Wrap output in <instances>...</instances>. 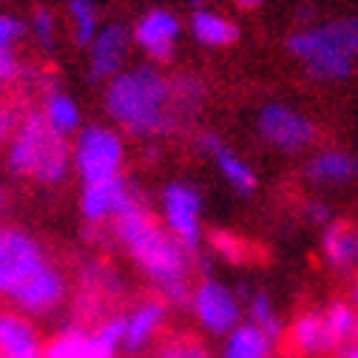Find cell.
<instances>
[{
  "mask_svg": "<svg viewBox=\"0 0 358 358\" xmlns=\"http://www.w3.org/2000/svg\"><path fill=\"white\" fill-rule=\"evenodd\" d=\"M287 341L293 347V352H299L301 358H324V355H336L333 338L327 333V322L322 307H310L301 310L299 316L290 322L287 327Z\"/></svg>",
  "mask_w": 358,
  "mask_h": 358,
  "instance_id": "13",
  "label": "cell"
},
{
  "mask_svg": "<svg viewBox=\"0 0 358 358\" xmlns=\"http://www.w3.org/2000/svg\"><path fill=\"white\" fill-rule=\"evenodd\" d=\"M114 234L168 304L173 307L191 304L194 253H188L179 245L171 231H162L140 199L114 219Z\"/></svg>",
  "mask_w": 358,
  "mask_h": 358,
  "instance_id": "1",
  "label": "cell"
},
{
  "mask_svg": "<svg viewBox=\"0 0 358 358\" xmlns=\"http://www.w3.org/2000/svg\"><path fill=\"white\" fill-rule=\"evenodd\" d=\"M256 134L267 148H276L282 154H299L316 143V122L304 111L285 106V103H267L256 114Z\"/></svg>",
  "mask_w": 358,
  "mask_h": 358,
  "instance_id": "8",
  "label": "cell"
},
{
  "mask_svg": "<svg viewBox=\"0 0 358 358\" xmlns=\"http://www.w3.org/2000/svg\"><path fill=\"white\" fill-rule=\"evenodd\" d=\"M12 131H15V114L6 106H0V145L12 137Z\"/></svg>",
  "mask_w": 358,
  "mask_h": 358,
  "instance_id": "32",
  "label": "cell"
},
{
  "mask_svg": "<svg viewBox=\"0 0 358 358\" xmlns=\"http://www.w3.org/2000/svg\"><path fill=\"white\" fill-rule=\"evenodd\" d=\"M191 310L199 322V327L213 338H228L236 327L245 324V304L236 290H231L225 282L213 276H205L194 287Z\"/></svg>",
  "mask_w": 358,
  "mask_h": 358,
  "instance_id": "7",
  "label": "cell"
},
{
  "mask_svg": "<svg viewBox=\"0 0 358 358\" xmlns=\"http://www.w3.org/2000/svg\"><path fill=\"white\" fill-rule=\"evenodd\" d=\"M3 205H6V188L0 185V210H3Z\"/></svg>",
  "mask_w": 358,
  "mask_h": 358,
  "instance_id": "37",
  "label": "cell"
},
{
  "mask_svg": "<svg viewBox=\"0 0 358 358\" xmlns=\"http://www.w3.org/2000/svg\"><path fill=\"white\" fill-rule=\"evenodd\" d=\"M168 316V301L165 299H148L134 307L125 316V338H122V352L137 355L140 350L148 347V341L159 333L162 322Z\"/></svg>",
  "mask_w": 358,
  "mask_h": 358,
  "instance_id": "16",
  "label": "cell"
},
{
  "mask_svg": "<svg viewBox=\"0 0 358 358\" xmlns=\"http://www.w3.org/2000/svg\"><path fill=\"white\" fill-rule=\"evenodd\" d=\"M29 23H23L15 15H0V49H15V43L23 40Z\"/></svg>",
  "mask_w": 358,
  "mask_h": 358,
  "instance_id": "27",
  "label": "cell"
},
{
  "mask_svg": "<svg viewBox=\"0 0 358 358\" xmlns=\"http://www.w3.org/2000/svg\"><path fill=\"white\" fill-rule=\"evenodd\" d=\"M322 259L336 276H350L358 271V225L336 219L322 231Z\"/></svg>",
  "mask_w": 358,
  "mask_h": 358,
  "instance_id": "14",
  "label": "cell"
},
{
  "mask_svg": "<svg viewBox=\"0 0 358 358\" xmlns=\"http://www.w3.org/2000/svg\"><path fill=\"white\" fill-rule=\"evenodd\" d=\"M66 12L71 20V37L80 49H92L100 34V9L94 0H66Z\"/></svg>",
  "mask_w": 358,
  "mask_h": 358,
  "instance_id": "23",
  "label": "cell"
},
{
  "mask_svg": "<svg viewBox=\"0 0 358 358\" xmlns=\"http://www.w3.org/2000/svg\"><path fill=\"white\" fill-rule=\"evenodd\" d=\"M234 3H236L239 9H256V6L264 3V0H234Z\"/></svg>",
  "mask_w": 358,
  "mask_h": 358,
  "instance_id": "35",
  "label": "cell"
},
{
  "mask_svg": "<svg viewBox=\"0 0 358 358\" xmlns=\"http://www.w3.org/2000/svg\"><path fill=\"white\" fill-rule=\"evenodd\" d=\"M131 34L122 23H108L100 29L97 40L88 49V77L94 83H111L120 71H125V57L131 49Z\"/></svg>",
  "mask_w": 358,
  "mask_h": 358,
  "instance_id": "12",
  "label": "cell"
},
{
  "mask_svg": "<svg viewBox=\"0 0 358 358\" xmlns=\"http://www.w3.org/2000/svg\"><path fill=\"white\" fill-rule=\"evenodd\" d=\"M304 176L319 188H341L358 179V154L341 148H324L304 165Z\"/></svg>",
  "mask_w": 358,
  "mask_h": 358,
  "instance_id": "15",
  "label": "cell"
},
{
  "mask_svg": "<svg viewBox=\"0 0 358 358\" xmlns=\"http://www.w3.org/2000/svg\"><path fill=\"white\" fill-rule=\"evenodd\" d=\"M276 347H279V341H273L267 333H262L259 327L245 322L225 338L219 358H273Z\"/></svg>",
  "mask_w": 358,
  "mask_h": 358,
  "instance_id": "19",
  "label": "cell"
},
{
  "mask_svg": "<svg viewBox=\"0 0 358 358\" xmlns=\"http://www.w3.org/2000/svg\"><path fill=\"white\" fill-rule=\"evenodd\" d=\"M106 111L131 137H171L185 120L176 111L173 80L154 66L120 71L106 85Z\"/></svg>",
  "mask_w": 358,
  "mask_h": 358,
  "instance_id": "2",
  "label": "cell"
},
{
  "mask_svg": "<svg viewBox=\"0 0 358 358\" xmlns=\"http://www.w3.org/2000/svg\"><path fill=\"white\" fill-rule=\"evenodd\" d=\"M125 143L108 125H88L77 134L74 143V168L83 185H94L103 179L122 176Z\"/></svg>",
  "mask_w": 358,
  "mask_h": 358,
  "instance_id": "6",
  "label": "cell"
},
{
  "mask_svg": "<svg viewBox=\"0 0 358 358\" xmlns=\"http://www.w3.org/2000/svg\"><path fill=\"white\" fill-rule=\"evenodd\" d=\"M188 3H191L194 9H202V3H205V0H188Z\"/></svg>",
  "mask_w": 358,
  "mask_h": 358,
  "instance_id": "38",
  "label": "cell"
},
{
  "mask_svg": "<svg viewBox=\"0 0 358 358\" xmlns=\"http://www.w3.org/2000/svg\"><path fill=\"white\" fill-rule=\"evenodd\" d=\"M179 34H182V20L168 9L145 12L131 31L134 43H137V46L157 63H165V60L173 57V46H176Z\"/></svg>",
  "mask_w": 358,
  "mask_h": 358,
  "instance_id": "11",
  "label": "cell"
},
{
  "mask_svg": "<svg viewBox=\"0 0 358 358\" xmlns=\"http://www.w3.org/2000/svg\"><path fill=\"white\" fill-rule=\"evenodd\" d=\"M71 162L74 151L69 148L66 137L52 131L43 114H29L9 140V171L17 176H31L40 185H60L71 171Z\"/></svg>",
  "mask_w": 358,
  "mask_h": 358,
  "instance_id": "5",
  "label": "cell"
},
{
  "mask_svg": "<svg viewBox=\"0 0 358 358\" xmlns=\"http://www.w3.org/2000/svg\"><path fill=\"white\" fill-rule=\"evenodd\" d=\"M191 34L208 49H228L239 40V26L219 12L196 9L191 17Z\"/></svg>",
  "mask_w": 358,
  "mask_h": 358,
  "instance_id": "18",
  "label": "cell"
},
{
  "mask_svg": "<svg viewBox=\"0 0 358 358\" xmlns=\"http://www.w3.org/2000/svg\"><path fill=\"white\" fill-rule=\"evenodd\" d=\"M69 293L63 273L46 259L40 242L20 228H0V296L29 316L57 310Z\"/></svg>",
  "mask_w": 358,
  "mask_h": 358,
  "instance_id": "3",
  "label": "cell"
},
{
  "mask_svg": "<svg viewBox=\"0 0 358 358\" xmlns=\"http://www.w3.org/2000/svg\"><path fill=\"white\" fill-rule=\"evenodd\" d=\"M88 352V336L80 333V330H69L63 338H57L49 352L43 358H85Z\"/></svg>",
  "mask_w": 358,
  "mask_h": 358,
  "instance_id": "25",
  "label": "cell"
},
{
  "mask_svg": "<svg viewBox=\"0 0 358 358\" xmlns=\"http://www.w3.org/2000/svg\"><path fill=\"white\" fill-rule=\"evenodd\" d=\"M336 358H358V341H352L350 347H344V350H341Z\"/></svg>",
  "mask_w": 358,
  "mask_h": 358,
  "instance_id": "34",
  "label": "cell"
},
{
  "mask_svg": "<svg viewBox=\"0 0 358 358\" xmlns=\"http://www.w3.org/2000/svg\"><path fill=\"white\" fill-rule=\"evenodd\" d=\"M324 322H327V333L333 338L336 355L350 347L352 341H358V310L350 299H333L322 307Z\"/></svg>",
  "mask_w": 358,
  "mask_h": 358,
  "instance_id": "22",
  "label": "cell"
},
{
  "mask_svg": "<svg viewBox=\"0 0 358 358\" xmlns=\"http://www.w3.org/2000/svg\"><path fill=\"white\" fill-rule=\"evenodd\" d=\"M304 213H307V222L310 225H316V228H327L330 222H336V216H333V208L327 205V202H307V208H304Z\"/></svg>",
  "mask_w": 358,
  "mask_h": 358,
  "instance_id": "30",
  "label": "cell"
},
{
  "mask_svg": "<svg viewBox=\"0 0 358 358\" xmlns=\"http://www.w3.org/2000/svg\"><path fill=\"white\" fill-rule=\"evenodd\" d=\"M222 145H225V143H222V137H219V134H213V131L210 134H202V137H199V151L202 154H210L213 157Z\"/></svg>",
  "mask_w": 358,
  "mask_h": 358,
  "instance_id": "33",
  "label": "cell"
},
{
  "mask_svg": "<svg viewBox=\"0 0 358 358\" xmlns=\"http://www.w3.org/2000/svg\"><path fill=\"white\" fill-rule=\"evenodd\" d=\"M40 114L46 117V122L52 125V131H57L60 137H71L74 131L80 134V106L69 94H63V92L46 94Z\"/></svg>",
  "mask_w": 358,
  "mask_h": 358,
  "instance_id": "24",
  "label": "cell"
},
{
  "mask_svg": "<svg viewBox=\"0 0 358 358\" xmlns=\"http://www.w3.org/2000/svg\"><path fill=\"white\" fill-rule=\"evenodd\" d=\"M162 358H210V355H208V350H205L202 344H196V341H179V344H171V347L162 352Z\"/></svg>",
  "mask_w": 358,
  "mask_h": 358,
  "instance_id": "31",
  "label": "cell"
},
{
  "mask_svg": "<svg viewBox=\"0 0 358 358\" xmlns=\"http://www.w3.org/2000/svg\"><path fill=\"white\" fill-rule=\"evenodd\" d=\"M350 301L355 304V310H358V282L352 285V290H350Z\"/></svg>",
  "mask_w": 358,
  "mask_h": 358,
  "instance_id": "36",
  "label": "cell"
},
{
  "mask_svg": "<svg viewBox=\"0 0 358 358\" xmlns=\"http://www.w3.org/2000/svg\"><path fill=\"white\" fill-rule=\"evenodd\" d=\"M20 77V60L15 49H0V85H9Z\"/></svg>",
  "mask_w": 358,
  "mask_h": 358,
  "instance_id": "29",
  "label": "cell"
},
{
  "mask_svg": "<svg viewBox=\"0 0 358 358\" xmlns=\"http://www.w3.org/2000/svg\"><path fill=\"white\" fill-rule=\"evenodd\" d=\"M285 46L310 80L344 83L352 77L358 60V15L304 26L287 37Z\"/></svg>",
  "mask_w": 358,
  "mask_h": 358,
  "instance_id": "4",
  "label": "cell"
},
{
  "mask_svg": "<svg viewBox=\"0 0 358 358\" xmlns=\"http://www.w3.org/2000/svg\"><path fill=\"white\" fill-rule=\"evenodd\" d=\"M242 299H245V316L253 327H259L262 333H267L273 341L285 338V322L279 316V307L273 301V296L267 290H248L242 287Z\"/></svg>",
  "mask_w": 358,
  "mask_h": 358,
  "instance_id": "20",
  "label": "cell"
},
{
  "mask_svg": "<svg viewBox=\"0 0 358 358\" xmlns=\"http://www.w3.org/2000/svg\"><path fill=\"white\" fill-rule=\"evenodd\" d=\"M165 231L173 234V239L188 253L199 256L202 248V194L191 182H168L159 196Z\"/></svg>",
  "mask_w": 358,
  "mask_h": 358,
  "instance_id": "9",
  "label": "cell"
},
{
  "mask_svg": "<svg viewBox=\"0 0 358 358\" xmlns=\"http://www.w3.org/2000/svg\"><path fill=\"white\" fill-rule=\"evenodd\" d=\"M210 248L222 256V259H228V262H239L242 259V245L228 234V231H216L210 236Z\"/></svg>",
  "mask_w": 358,
  "mask_h": 358,
  "instance_id": "28",
  "label": "cell"
},
{
  "mask_svg": "<svg viewBox=\"0 0 358 358\" xmlns=\"http://www.w3.org/2000/svg\"><path fill=\"white\" fill-rule=\"evenodd\" d=\"M31 34L37 37V43L43 49H55V43H57V20L49 9H37L31 15V23H29Z\"/></svg>",
  "mask_w": 358,
  "mask_h": 358,
  "instance_id": "26",
  "label": "cell"
},
{
  "mask_svg": "<svg viewBox=\"0 0 358 358\" xmlns=\"http://www.w3.org/2000/svg\"><path fill=\"white\" fill-rule=\"evenodd\" d=\"M210 159L216 162L222 179H225V182H228L239 196H253V194H256V188H259V173L253 171V165H250L245 157H239V154H236L234 148H228V145H222Z\"/></svg>",
  "mask_w": 358,
  "mask_h": 358,
  "instance_id": "21",
  "label": "cell"
},
{
  "mask_svg": "<svg viewBox=\"0 0 358 358\" xmlns=\"http://www.w3.org/2000/svg\"><path fill=\"white\" fill-rule=\"evenodd\" d=\"M134 202H137V194L131 191V185L122 176L103 179V182H94V185H83V194H80V210L88 225L114 222Z\"/></svg>",
  "mask_w": 358,
  "mask_h": 358,
  "instance_id": "10",
  "label": "cell"
},
{
  "mask_svg": "<svg viewBox=\"0 0 358 358\" xmlns=\"http://www.w3.org/2000/svg\"><path fill=\"white\" fill-rule=\"evenodd\" d=\"M0 358H43L34 327L9 310H0Z\"/></svg>",
  "mask_w": 358,
  "mask_h": 358,
  "instance_id": "17",
  "label": "cell"
}]
</instances>
